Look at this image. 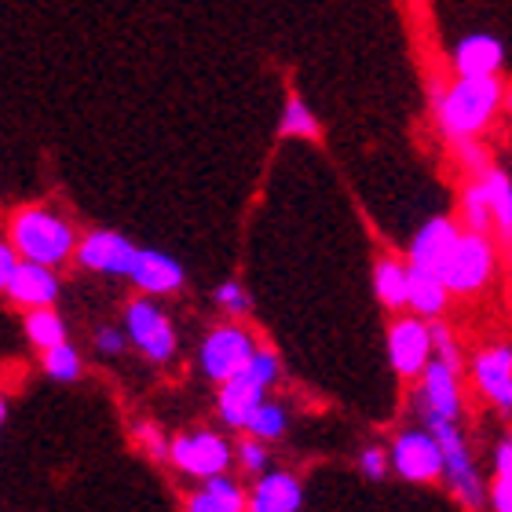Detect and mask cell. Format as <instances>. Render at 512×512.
<instances>
[{
    "instance_id": "21",
    "label": "cell",
    "mask_w": 512,
    "mask_h": 512,
    "mask_svg": "<svg viewBox=\"0 0 512 512\" xmlns=\"http://www.w3.org/2000/svg\"><path fill=\"white\" fill-rule=\"evenodd\" d=\"M194 512H242L249 509V494L242 491V483H235L227 472H216L209 480H202V487L191 494Z\"/></svg>"
},
{
    "instance_id": "19",
    "label": "cell",
    "mask_w": 512,
    "mask_h": 512,
    "mask_svg": "<svg viewBox=\"0 0 512 512\" xmlns=\"http://www.w3.org/2000/svg\"><path fill=\"white\" fill-rule=\"evenodd\" d=\"M450 308V289L439 271L410 264V293H406V311H414L421 319L436 322L443 319Z\"/></svg>"
},
{
    "instance_id": "27",
    "label": "cell",
    "mask_w": 512,
    "mask_h": 512,
    "mask_svg": "<svg viewBox=\"0 0 512 512\" xmlns=\"http://www.w3.org/2000/svg\"><path fill=\"white\" fill-rule=\"evenodd\" d=\"M44 374L52 377V381H63V384H74L81 377V355L70 341L55 344V348H44Z\"/></svg>"
},
{
    "instance_id": "35",
    "label": "cell",
    "mask_w": 512,
    "mask_h": 512,
    "mask_svg": "<svg viewBox=\"0 0 512 512\" xmlns=\"http://www.w3.org/2000/svg\"><path fill=\"white\" fill-rule=\"evenodd\" d=\"M128 333L118 330V326H99L96 330V352L99 355H121L125 352Z\"/></svg>"
},
{
    "instance_id": "36",
    "label": "cell",
    "mask_w": 512,
    "mask_h": 512,
    "mask_svg": "<svg viewBox=\"0 0 512 512\" xmlns=\"http://www.w3.org/2000/svg\"><path fill=\"white\" fill-rule=\"evenodd\" d=\"M491 472L494 476H512V432H505V436L494 443Z\"/></svg>"
},
{
    "instance_id": "6",
    "label": "cell",
    "mask_w": 512,
    "mask_h": 512,
    "mask_svg": "<svg viewBox=\"0 0 512 512\" xmlns=\"http://www.w3.org/2000/svg\"><path fill=\"white\" fill-rule=\"evenodd\" d=\"M388 454H392V472L403 483H417V487L443 483V447L428 425L403 428L392 439Z\"/></svg>"
},
{
    "instance_id": "2",
    "label": "cell",
    "mask_w": 512,
    "mask_h": 512,
    "mask_svg": "<svg viewBox=\"0 0 512 512\" xmlns=\"http://www.w3.org/2000/svg\"><path fill=\"white\" fill-rule=\"evenodd\" d=\"M8 238L22 260L48 264V267H63L66 260H74L77 242H81L70 220H63L52 209H41V205L19 209V213L11 216Z\"/></svg>"
},
{
    "instance_id": "10",
    "label": "cell",
    "mask_w": 512,
    "mask_h": 512,
    "mask_svg": "<svg viewBox=\"0 0 512 512\" xmlns=\"http://www.w3.org/2000/svg\"><path fill=\"white\" fill-rule=\"evenodd\" d=\"M469 381L498 414L512 417V344H483L469 359Z\"/></svg>"
},
{
    "instance_id": "11",
    "label": "cell",
    "mask_w": 512,
    "mask_h": 512,
    "mask_svg": "<svg viewBox=\"0 0 512 512\" xmlns=\"http://www.w3.org/2000/svg\"><path fill=\"white\" fill-rule=\"evenodd\" d=\"M125 333L150 363H169L176 355V330H172L169 315L150 297L132 300L125 308Z\"/></svg>"
},
{
    "instance_id": "5",
    "label": "cell",
    "mask_w": 512,
    "mask_h": 512,
    "mask_svg": "<svg viewBox=\"0 0 512 512\" xmlns=\"http://www.w3.org/2000/svg\"><path fill=\"white\" fill-rule=\"evenodd\" d=\"M439 275L447 282L450 297H480L483 289L494 282V275H498V246H494V235L461 227L458 242H454V249H450L447 264H443Z\"/></svg>"
},
{
    "instance_id": "31",
    "label": "cell",
    "mask_w": 512,
    "mask_h": 512,
    "mask_svg": "<svg viewBox=\"0 0 512 512\" xmlns=\"http://www.w3.org/2000/svg\"><path fill=\"white\" fill-rule=\"evenodd\" d=\"M359 472H363L370 483H381L388 472H392V454L384 447H366L359 454Z\"/></svg>"
},
{
    "instance_id": "28",
    "label": "cell",
    "mask_w": 512,
    "mask_h": 512,
    "mask_svg": "<svg viewBox=\"0 0 512 512\" xmlns=\"http://www.w3.org/2000/svg\"><path fill=\"white\" fill-rule=\"evenodd\" d=\"M432 352H436V359H443V363L465 370V348H461L458 333L450 330L443 319L432 322Z\"/></svg>"
},
{
    "instance_id": "37",
    "label": "cell",
    "mask_w": 512,
    "mask_h": 512,
    "mask_svg": "<svg viewBox=\"0 0 512 512\" xmlns=\"http://www.w3.org/2000/svg\"><path fill=\"white\" fill-rule=\"evenodd\" d=\"M22 256L15 253V246H11V238H0V293L8 289L11 275H15V267H19Z\"/></svg>"
},
{
    "instance_id": "15",
    "label": "cell",
    "mask_w": 512,
    "mask_h": 512,
    "mask_svg": "<svg viewBox=\"0 0 512 512\" xmlns=\"http://www.w3.org/2000/svg\"><path fill=\"white\" fill-rule=\"evenodd\" d=\"M128 282L147 293V297H165V293H176L183 289V271L180 260H172L169 253H158V249H136V260L128 267Z\"/></svg>"
},
{
    "instance_id": "1",
    "label": "cell",
    "mask_w": 512,
    "mask_h": 512,
    "mask_svg": "<svg viewBox=\"0 0 512 512\" xmlns=\"http://www.w3.org/2000/svg\"><path fill=\"white\" fill-rule=\"evenodd\" d=\"M509 88L502 85V74H454L443 92L436 96V125L450 143L480 139L505 110Z\"/></svg>"
},
{
    "instance_id": "16",
    "label": "cell",
    "mask_w": 512,
    "mask_h": 512,
    "mask_svg": "<svg viewBox=\"0 0 512 512\" xmlns=\"http://www.w3.org/2000/svg\"><path fill=\"white\" fill-rule=\"evenodd\" d=\"M59 293H63V282L55 275V267L33 264V260H19L8 289H4V297L15 300L19 308H44V304H55Z\"/></svg>"
},
{
    "instance_id": "8",
    "label": "cell",
    "mask_w": 512,
    "mask_h": 512,
    "mask_svg": "<svg viewBox=\"0 0 512 512\" xmlns=\"http://www.w3.org/2000/svg\"><path fill=\"white\" fill-rule=\"evenodd\" d=\"M169 461L183 476L191 480H209L216 472H227L231 461H235V450L220 432H209V428H194V432H183V436L172 439Z\"/></svg>"
},
{
    "instance_id": "22",
    "label": "cell",
    "mask_w": 512,
    "mask_h": 512,
    "mask_svg": "<svg viewBox=\"0 0 512 512\" xmlns=\"http://www.w3.org/2000/svg\"><path fill=\"white\" fill-rule=\"evenodd\" d=\"M374 293L388 311H403L406 293H410V264L395 256H381L374 264Z\"/></svg>"
},
{
    "instance_id": "13",
    "label": "cell",
    "mask_w": 512,
    "mask_h": 512,
    "mask_svg": "<svg viewBox=\"0 0 512 512\" xmlns=\"http://www.w3.org/2000/svg\"><path fill=\"white\" fill-rule=\"evenodd\" d=\"M136 249L125 235L118 231H92L77 242L74 260L85 271H99V275H128V267L136 260Z\"/></svg>"
},
{
    "instance_id": "20",
    "label": "cell",
    "mask_w": 512,
    "mask_h": 512,
    "mask_svg": "<svg viewBox=\"0 0 512 512\" xmlns=\"http://www.w3.org/2000/svg\"><path fill=\"white\" fill-rule=\"evenodd\" d=\"M487 191V205H491L494 235L505 249L512 246V176L498 165H487L483 172H476Z\"/></svg>"
},
{
    "instance_id": "7",
    "label": "cell",
    "mask_w": 512,
    "mask_h": 512,
    "mask_svg": "<svg viewBox=\"0 0 512 512\" xmlns=\"http://www.w3.org/2000/svg\"><path fill=\"white\" fill-rule=\"evenodd\" d=\"M414 410H417V421H428V417L461 421L465 417V388H461L458 366H450L432 355V363L417 377Z\"/></svg>"
},
{
    "instance_id": "34",
    "label": "cell",
    "mask_w": 512,
    "mask_h": 512,
    "mask_svg": "<svg viewBox=\"0 0 512 512\" xmlns=\"http://www.w3.org/2000/svg\"><path fill=\"white\" fill-rule=\"evenodd\" d=\"M487 505L494 512H512V476H494L487 483Z\"/></svg>"
},
{
    "instance_id": "29",
    "label": "cell",
    "mask_w": 512,
    "mask_h": 512,
    "mask_svg": "<svg viewBox=\"0 0 512 512\" xmlns=\"http://www.w3.org/2000/svg\"><path fill=\"white\" fill-rule=\"evenodd\" d=\"M235 461H238V469L249 472V476H260V472H267V447H264V439H256L246 432V439L235 447Z\"/></svg>"
},
{
    "instance_id": "12",
    "label": "cell",
    "mask_w": 512,
    "mask_h": 512,
    "mask_svg": "<svg viewBox=\"0 0 512 512\" xmlns=\"http://www.w3.org/2000/svg\"><path fill=\"white\" fill-rule=\"evenodd\" d=\"M260 344L253 341V333L242 326H216L198 348V366L209 381L224 384L227 377H235L242 366L253 359V352Z\"/></svg>"
},
{
    "instance_id": "25",
    "label": "cell",
    "mask_w": 512,
    "mask_h": 512,
    "mask_svg": "<svg viewBox=\"0 0 512 512\" xmlns=\"http://www.w3.org/2000/svg\"><path fill=\"white\" fill-rule=\"evenodd\" d=\"M242 432H249V436H256V439H264V443H275V439H282L289 432L286 406L264 399V403L249 414V421H246V428H242Z\"/></svg>"
},
{
    "instance_id": "23",
    "label": "cell",
    "mask_w": 512,
    "mask_h": 512,
    "mask_svg": "<svg viewBox=\"0 0 512 512\" xmlns=\"http://www.w3.org/2000/svg\"><path fill=\"white\" fill-rule=\"evenodd\" d=\"M26 337H30V344L41 348V352L66 341V322H63V315L55 311V304L26 308Z\"/></svg>"
},
{
    "instance_id": "17",
    "label": "cell",
    "mask_w": 512,
    "mask_h": 512,
    "mask_svg": "<svg viewBox=\"0 0 512 512\" xmlns=\"http://www.w3.org/2000/svg\"><path fill=\"white\" fill-rule=\"evenodd\" d=\"M450 66L454 74H502L505 66V44L487 30L465 33L454 48H450Z\"/></svg>"
},
{
    "instance_id": "14",
    "label": "cell",
    "mask_w": 512,
    "mask_h": 512,
    "mask_svg": "<svg viewBox=\"0 0 512 512\" xmlns=\"http://www.w3.org/2000/svg\"><path fill=\"white\" fill-rule=\"evenodd\" d=\"M461 235V220L454 216H432L417 227V235L410 238V249H406V264L428 267V271H443L450 249Z\"/></svg>"
},
{
    "instance_id": "39",
    "label": "cell",
    "mask_w": 512,
    "mask_h": 512,
    "mask_svg": "<svg viewBox=\"0 0 512 512\" xmlns=\"http://www.w3.org/2000/svg\"><path fill=\"white\" fill-rule=\"evenodd\" d=\"M505 107H509V114H512V88H509V96H505Z\"/></svg>"
},
{
    "instance_id": "9",
    "label": "cell",
    "mask_w": 512,
    "mask_h": 512,
    "mask_svg": "<svg viewBox=\"0 0 512 512\" xmlns=\"http://www.w3.org/2000/svg\"><path fill=\"white\" fill-rule=\"evenodd\" d=\"M432 322L421 315H399L388 326V363L399 381H417L421 370L432 363Z\"/></svg>"
},
{
    "instance_id": "26",
    "label": "cell",
    "mask_w": 512,
    "mask_h": 512,
    "mask_svg": "<svg viewBox=\"0 0 512 512\" xmlns=\"http://www.w3.org/2000/svg\"><path fill=\"white\" fill-rule=\"evenodd\" d=\"M319 118L311 114V107L300 96H289L282 107V121H278V136L282 139H319Z\"/></svg>"
},
{
    "instance_id": "30",
    "label": "cell",
    "mask_w": 512,
    "mask_h": 512,
    "mask_svg": "<svg viewBox=\"0 0 512 512\" xmlns=\"http://www.w3.org/2000/svg\"><path fill=\"white\" fill-rule=\"evenodd\" d=\"M213 297H216V304L231 315V319H242V315H249V293H246V286H242V282H235V278L220 282Z\"/></svg>"
},
{
    "instance_id": "32",
    "label": "cell",
    "mask_w": 512,
    "mask_h": 512,
    "mask_svg": "<svg viewBox=\"0 0 512 512\" xmlns=\"http://www.w3.org/2000/svg\"><path fill=\"white\" fill-rule=\"evenodd\" d=\"M136 436H139V447L147 450L154 461H169V447H172V439H165V432H161L158 425H143L136 428Z\"/></svg>"
},
{
    "instance_id": "3",
    "label": "cell",
    "mask_w": 512,
    "mask_h": 512,
    "mask_svg": "<svg viewBox=\"0 0 512 512\" xmlns=\"http://www.w3.org/2000/svg\"><path fill=\"white\" fill-rule=\"evenodd\" d=\"M436 432L439 447H443V487L450 498L465 509H483L487 505V480H483L476 454H472L469 439L461 432V421H447V417H428L421 421Z\"/></svg>"
},
{
    "instance_id": "24",
    "label": "cell",
    "mask_w": 512,
    "mask_h": 512,
    "mask_svg": "<svg viewBox=\"0 0 512 512\" xmlns=\"http://www.w3.org/2000/svg\"><path fill=\"white\" fill-rule=\"evenodd\" d=\"M461 227L469 231H483V235H494V220H491V205H487V191H483L480 176H469V183L461 187Z\"/></svg>"
},
{
    "instance_id": "33",
    "label": "cell",
    "mask_w": 512,
    "mask_h": 512,
    "mask_svg": "<svg viewBox=\"0 0 512 512\" xmlns=\"http://www.w3.org/2000/svg\"><path fill=\"white\" fill-rule=\"evenodd\" d=\"M454 154H458V161L465 165L469 176H476V172H483L487 165H491V158H487V150H483L480 139H461V143H454Z\"/></svg>"
},
{
    "instance_id": "38",
    "label": "cell",
    "mask_w": 512,
    "mask_h": 512,
    "mask_svg": "<svg viewBox=\"0 0 512 512\" xmlns=\"http://www.w3.org/2000/svg\"><path fill=\"white\" fill-rule=\"evenodd\" d=\"M4 417H8V403H4V395H0V425H4Z\"/></svg>"
},
{
    "instance_id": "4",
    "label": "cell",
    "mask_w": 512,
    "mask_h": 512,
    "mask_svg": "<svg viewBox=\"0 0 512 512\" xmlns=\"http://www.w3.org/2000/svg\"><path fill=\"white\" fill-rule=\"evenodd\" d=\"M282 374V363L271 348H256L253 359H249L235 377H227L220 384V395H216V414L227 428H246L249 414L264 403L271 384Z\"/></svg>"
},
{
    "instance_id": "18",
    "label": "cell",
    "mask_w": 512,
    "mask_h": 512,
    "mask_svg": "<svg viewBox=\"0 0 512 512\" xmlns=\"http://www.w3.org/2000/svg\"><path fill=\"white\" fill-rule=\"evenodd\" d=\"M304 505V487L293 472H264L249 491L253 512H297Z\"/></svg>"
}]
</instances>
